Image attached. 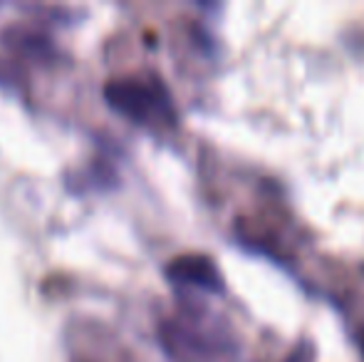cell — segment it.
I'll return each instance as SVG.
<instances>
[{"label":"cell","instance_id":"2","mask_svg":"<svg viewBox=\"0 0 364 362\" xmlns=\"http://www.w3.org/2000/svg\"><path fill=\"white\" fill-rule=\"evenodd\" d=\"M168 275L173 280H181V283L196 285V288L211 290L218 293L223 288L220 283V273L216 268V263L208 261L206 256H181L168 266Z\"/></svg>","mask_w":364,"mask_h":362},{"label":"cell","instance_id":"1","mask_svg":"<svg viewBox=\"0 0 364 362\" xmlns=\"http://www.w3.org/2000/svg\"><path fill=\"white\" fill-rule=\"evenodd\" d=\"M109 102L122 110L124 115L146 119L151 115H164L166 112V95L156 85L136 82V80H119L107 87Z\"/></svg>","mask_w":364,"mask_h":362},{"label":"cell","instance_id":"3","mask_svg":"<svg viewBox=\"0 0 364 362\" xmlns=\"http://www.w3.org/2000/svg\"><path fill=\"white\" fill-rule=\"evenodd\" d=\"M362 343H364V333H362Z\"/></svg>","mask_w":364,"mask_h":362}]
</instances>
